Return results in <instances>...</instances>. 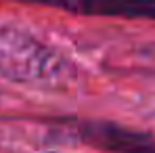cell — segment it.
<instances>
[{
    "label": "cell",
    "instance_id": "1",
    "mask_svg": "<svg viewBox=\"0 0 155 153\" xmlns=\"http://www.w3.org/2000/svg\"><path fill=\"white\" fill-rule=\"evenodd\" d=\"M71 63L51 44L15 25H0V78L13 84H59Z\"/></svg>",
    "mask_w": 155,
    "mask_h": 153
},
{
    "label": "cell",
    "instance_id": "2",
    "mask_svg": "<svg viewBox=\"0 0 155 153\" xmlns=\"http://www.w3.org/2000/svg\"><path fill=\"white\" fill-rule=\"evenodd\" d=\"M84 143L109 153H155V136L111 122H86L80 126Z\"/></svg>",
    "mask_w": 155,
    "mask_h": 153
},
{
    "label": "cell",
    "instance_id": "3",
    "mask_svg": "<svg viewBox=\"0 0 155 153\" xmlns=\"http://www.w3.org/2000/svg\"><path fill=\"white\" fill-rule=\"evenodd\" d=\"M76 15H103L126 19H155V0H31Z\"/></svg>",
    "mask_w": 155,
    "mask_h": 153
}]
</instances>
